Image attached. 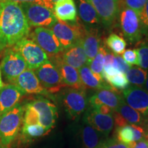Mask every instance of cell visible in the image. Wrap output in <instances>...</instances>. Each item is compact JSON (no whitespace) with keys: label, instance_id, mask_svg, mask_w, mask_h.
<instances>
[{"label":"cell","instance_id":"6da1fadb","mask_svg":"<svg viewBox=\"0 0 148 148\" xmlns=\"http://www.w3.org/2000/svg\"><path fill=\"white\" fill-rule=\"evenodd\" d=\"M29 33V25L20 5L0 1V39L3 47L14 45Z\"/></svg>","mask_w":148,"mask_h":148},{"label":"cell","instance_id":"7a4b0ae2","mask_svg":"<svg viewBox=\"0 0 148 148\" xmlns=\"http://www.w3.org/2000/svg\"><path fill=\"white\" fill-rule=\"evenodd\" d=\"M24 107L17 103L0 116V142L5 147L10 145L19 132L23 123Z\"/></svg>","mask_w":148,"mask_h":148},{"label":"cell","instance_id":"3957f363","mask_svg":"<svg viewBox=\"0 0 148 148\" xmlns=\"http://www.w3.org/2000/svg\"><path fill=\"white\" fill-rule=\"evenodd\" d=\"M49 29L58 38L64 50L82 40L86 31V29L76 21L67 23L58 19Z\"/></svg>","mask_w":148,"mask_h":148},{"label":"cell","instance_id":"277c9868","mask_svg":"<svg viewBox=\"0 0 148 148\" xmlns=\"http://www.w3.org/2000/svg\"><path fill=\"white\" fill-rule=\"evenodd\" d=\"M12 49L23 58L29 69H36L49 60L47 53L36 42L28 38L20 40L14 45Z\"/></svg>","mask_w":148,"mask_h":148},{"label":"cell","instance_id":"5b68a950","mask_svg":"<svg viewBox=\"0 0 148 148\" xmlns=\"http://www.w3.org/2000/svg\"><path fill=\"white\" fill-rule=\"evenodd\" d=\"M29 27L50 28L57 21L52 10L38 3L19 4Z\"/></svg>","mask_w":148,"mask_h":148},{"label":"cell","instance_id":"8992f818","mask_svg":"<svg viewBox=\"0 0 148 148\" xmlns=\"http://www.w3.org/2000/svg\"><path fill=\"white\" fill-rule=\"evenodd\" d=\"M36 77L49 93H54L66 86L62 81L58 68L51 61L47 60L34 70Z\"/></svg>","mask_w":148,"mask_h":148},{"label":"cell","instance_id":"52a82bcc","mask_svg":"<svg viewBox=\"0 0 148 148\" xmlns=\"http://www.w3.org/2000/svg\"><path fill=\"white\" fill-rule=\"evenodd\" d=\"M119 22L123 36L130 43L137 42L141 39L143 27L139 15L134 10L126 7L120 10Z\"/></svg>","mask_w":148,"mask_h":148},{"label":"cell","instance_id":"ba28073f","mask_svg":"<svg viewBox=\"0 0 148 148\" xmlns=\"http://www.w3.org/2000/svg\"><path fill=\"white\" fill-rule=\"evenodd\" d=\"M62 103L68 116L75 119L85 110L87 106V97L84 90L69 88L62 94Z\"/></svg>","mask_w":148,"mask_h":148},{"label":"cell","instance_id":"9c48e42d","mask_svg":"<svg viewBox=\"0 0 148 148\" xmlns=\"http://www.w3.org/2000/svg\"><path fill=\"white\" fill-rule=\"evenodd\" d=\"M34 41L45 52L53 58L64 51L52 31L45 27H36L34 32L30 34Z\"/></svg>","mask_w":148,"mask_h":148},{"label":"cell","instance_id":"30bf717a","mask_svg":"<svg viewBox=\"0 0 148 148\" xmlns=\"http://www.w3.org/2000/svg\"><path fill=\"white\" fill-rule=\"evenodd\" d=\"M27 69L23 58L12 49H8L0 64V69L5 78L9 82L18 77Z\"/></svg>","mask_w":148,"mask_h":148},{"label":"cell","instance_id":"8fae6325","mask_svg":"<svg viewBox=\"0 0 148 148\" xmlns=\"http://www.w3.org/2000/svg\"><path fill=\"white\" fill-rule=\"evenodd\" d=\"M91 4L103 25L111 26L119 15V0H86Z\"/></svg>","mask_w":148,"mask_h":148},{"label":"cell","instance_id":"7c38bea8","mask_svg":"<svg viewBox=\"0 0 148 148\" xmlns=\"http://www.w3.org/2000/svg\"><path fill=\"white\" fill-rule=\"evenodd\" d=\"M29 103L38 112L40 124L47 130L50 131L54 126L58 117L56 106L43 97H38Z\"/></svg>","mask_w":148,"mask_h":148},{"label":"cell","instance_id":"4fadbf2b","mask_svg":"<svg viewBox=\"0 0 148 148\" xmlns=\"http://www.w3.org/2000/svg\"><path fill=\"white\" fill-rule=\"evenodd\" d=\"M123 95L129 106L142 115L148 116V92L145 88L130 85L123 90Z\"/></svg>","mask_w":148,"mask_h":148},{"label":"cell","instance_id":"5bb4252c","mask_svg":"<svg viewBox=\"0 0 148 148\" xmlns=\"http://www.w3.org/2000/svg\"><path fill=\"white\" fill-rule=\"evenodd\" d=\"M10 82L24 93L49 95V92L42 87L34 71L32 69H27Z\"/></svg>","mask_w":148,"mask_h":148},{"label":"cell","instance_id":"9a60e30c","mask_svg":"<svg viewBox=\"0 0 148 148\" xmlns=\"http://www.w3.org/2000/svg\"><path fill=\"white\" fill-rule=\"evenodd\" d=\"M61 53L53 57V59L54 65L58 68L64 84L75 89L84 90L85 86L82 84L78 71L73 66L64 63L61 58Z\"/></svg>","mask_w":148,"mask_h":148},{"label":"cell","instance_id":"2e32d148","mask_svg":"<svg viewBox=\"0 0 148 148\" xmlns=\"http://www.w3.org/2000/svg\"><path fill=\"white\" fill-rule=\"evenodd\" d=\"M84 122L100 134L107 136L113 127L114 119L112 114H103L92 109L86 112Z\"/></svg>","mask_w":148,"mask_h":148},{"label":"cell","instance_id":"e0dca14e","mask_svg":"<svg viewBox=\"0 0 148 148\" xmlns=\"http://www.w3.org/2000/svg\"><path fill=\"white\" fill-rule=\"evenodd\" d=\"M114 90L101 89L96 92L89 99V103L92 109H96L101 104L106 105L115 111L120 106L123 98Z\"/></svg>","mask_w":148,"mask_h":148},{"label":"cell","instance_id":"ac0fdd59","mask_svg":"<svg viewBox=\"0 0 148 148\" xmlns=\"http://www.w3.org/2000/svg\"><path fill=\"white\" fill-rule=\"evenodd\" d=\"M24 92L14 85H4L0 89V116L17 104Z\"/></svg>","mask_w":148,"mask_h":148},{"label":"cell","instance_id":"d6986e66","mask_svg":"<svg viewBox=\"0 0 148 148\" xmlns=\"http://www.w3.org/2000/svg\"><path fill=\"white\" fill-rule=\"evenodd\" d=\"M61 58L64 63L73 66L75 69H80L88 65V60L82 47L81 40L64 49L61 53Z\"/></svg>","mask_w":148,"mask_h":148},{"label":"cell","instance_id":"ffe728a7","mask_svg":"<svg viewBox=\"0 0 148 148\" xmlns=\"http://www.w3.org/2000/svg\"><path fill=\"white\" fill-rule=\"evenodd\" d=\"M82 47L86 56L88 60V66L97 55L100 43V36L97 29L91 28L86 29V32L82 37Z\"/></svg>","mask_w":148,"mask_h":148},{"label":"cell","instance_id":"44dd1931","mask_svg":"<svg viewBox=\"0 0 148 148\" xmlns=\"http://www.w3.org/2000/svg\"><path fill=\"white\" fill-rule=\"evenodd\" d=\"M79 74L82 80V84L85 87H88L95 89L101 90L106 89L114 90L118 92L119 90L112 88L110 84L105 82L102 78H99L91 71V70L88 65H84L79 69Z\"/></svg>","mask_w":148,"mask_h":148},{"label":"cell","instance_id":"7402d4cb","mask_svg":"<svg viewBox=\"0 0 148 148\" xmlns=\"http://www.w3.org/2000/svg\"><path fill=\"white\" fill-rule=\"evenodd\" d=\"M116 133L118 140L125 144L136 143L145 138L143 128L138 125L128 124L118 127Z\"/></svg>","mask_w":148,"mask_h":148},{"label":"cell","instance_id":"603a6c76","mask_svg":"<svg viewBox=\"0 0 148 148\" xmlns=\"http://www.w3.org/2000/svg\"><path fill=\"white\" fill-rule=\"evenodd\" d=\"M56 18L64 22H74L77 18V8L73 0H62L53 8Z\"/></svg>","mask_w":148,"mask_h":148},{"label":"cell","instance_id":"cb8c5ba5","mask_svg":"<svg viewBox=\"0 0 148 148\" xmlns=\"http://www.w3.org/2000/svg\"><path fill=\"white\" fill-rule=\"evenodd\" d=\"M85 123L86 124L83 125L81 130V138L84 148H99L103 143L101 140L100 133L90 125Z\"/></svg>","mask_w":148,"mask_h":148},{"label":"cell","instance_id":"d4e9b609","mask_svg":"<svg viewBox=\"0 0 148 148\" xmlns=\"http://www.w3.org/2000/svg\"><path fill=\"white\" fill-rule=\"evenodd\" d=\"M78 12L81 19L86 23L94 25L100 21L95 8L86 0H79Z\"/></svg>","mask_w":148,"mask_h":148},{"label":"cell","instance_id":"484cf974","mask_svg":"<svg viewBox=\"0 0 148 148\" xmlns=\"http://www.w3.org/2000/svg\"><path fill=\"white\" fill-rule=\"evenodd\" d=\"M115 111L119 112L130 124L139 125L143 121L142 114H140L137 111L129 106L125 102L124 99Z\"/></svg>","mask_w":148,"mask_h":148},{"label":"cell","instance_id":"4316f807","mask_svg":"<svg viewBox=\"0 0 148 148\" xmlns=\"http://www.w3.org/2000/svg\"><path fill=\"white\" fill-rule=\"evenodd\" d=\"M147 75L148 72L147 70L138 66L131 67L125 73V76L129 83L134 86H140V87L145 86Z\"/></svg>","mask_w":148,"mask_h":148},{"label":"cell","instance_id":"83f0119b","mask_svg":"<svg viewBox=\"0 0 148 148\" xmlns=\"http://www.w3.org/2000/svg\"><path fill=\"white\" fill-rule=\"evenodd\" d=\"M106 49L103 46H99L97 55L95 56L93 60L88 64V66L96 76L99 78H102V74L103 66H104V59L106 55ZM103 79V78H102Z\"/></svg>","mask_w":148,"mask_h":148},{"label":"cell","instance_id":"f1b7e54d","mask_svg":"<svg viewBox=\"0 0 148 148\" xmlns=\"http://www.w3.org/2000/svg\"><path fill=\"white\" fill-rule=\"evenodd\" d=\"M106 43L114 54L118 56L123 53L127 45L126 42L122 37L114 33L108 36L106 39Z\"/></svg>","mask_w":148,"mask_h":148},{"label":"cell","instance_id":"f546056e","mask_svg":"<svg viewBox=\"0 0 148 148\" xmlns=\"http://www.w3.org/2000/svg\"><path fill=\"white\" fill-rule=\"evenodd\" d=\"M49 130H47L40 124L23 125L22 127V134L27 138H38L45 135Z\"/></svg>","mask_w":148,"mask_h":148},{"label":"cell","instance_id":"4dcf8cb0","mask_svg":"<svg viewBox=\"0 0 148 148\" xmlns=\"http://www.w3.org/2000/svg\"><path fill=\"white\" fill-rule=\"evenodd\" d=\"M105 81L116 90H124L130 86V83L125 76V74L121 73V72H119V73L114 76L108 77L105 79Z\"/></svg>","mask_w":148,"mask_h":148},{"label":"cell","instance_id":"1f68e13d","mask_svg":"<svg viewBox=\"0 0 148 148\" xmlns=\"http://www.w3.org/2000/svg\"><path fill=\"white\" fill-rule=\"evenodd\" d=\"M24 109L25 114L23 116V125L40 124L38 112L30 103H27Z\"/></svg>","mask_w":148,"mask_h":148},{"label":"cell","instance_id":"d6a6232c","mask_svg":"<svg viewBox=\"0 0 148 148\" xmlns=\"http://www.w3.org/2000/svg\"><path fill=\"white\" fill-rule=\"evenodd\" d=\"M147 1V0H119V5L122 3L123 8L126 7L132 9L139 15Z\"/></svg>","mask_w":148,"mask_h":148},{"label":"cell","instance_id":"836d02e7","mask_svg":"<svg viewBox=\"0 0 148 148\" xmlns=\"http://www.w3.org/2000/svg\"><path fill=\"white\" fill-rule=\"evenodd\" d=\"M139 58V66L148 69V42H143L136 49Z\"/></svg>","mask_w":148,"mask_h":148},{"label":"cell","instance_id":"e575fe53","mask_svg":"<svg viewBox=\"0 0 148 148\" xmlns=\"http://www.w3.org/2000/svg\"><path fill=\"white\" fill-rule=\"evenodd\" d=\"M122 58L130 66H139V58L136 49H129L124 51L122 53Z\"/></svg>","mask_w":148,"mask_h":148},{"label":"cell","instance_id":"d590c367","mask_svg":"<svg viewBox=\"0 0 148 148\" xmlns=\"http://www.w3.org/2000/svg\"><path fill=\"white\" fill-rule=\"evenodd\" d=\"M135 143L125 144L116 139H109L103 141L101 144L99 148H133Z\"/></svg>","mask_w":148,"mask_h":148},{"label":"cell","instance_id":"8d00e7d4","mask_svg":"<svg viewBox=\"0 0 148 148\" xmlns=\"http://www.w3.org/2000/svg\"><path fill=\"white\" fill-rule=\"evenodd\" d=\"M116 69L119 70L121 73H125L128 71V70L132 67L130 64L127 63L125 61L123 60L122 57L118 55H114V58L113 61V64H112Z\"/></svg>","mask_w":148,"mask_h":148},{"label":"cell","instance_id":"74e56055","mask_svg":"<svg viewBox=\"0 0 148 148\" xmlns=\"http://www.w3.org/2000/svg\"><path fill=\"white\" fill-rule=\"evenodd\" d=\"M139 18L143 27V31L148 30V0L143 10L139 14Z\"/></svg>","mask_w":148,"mask_h":148},{"label":"cell","instance_id":"f35d334b","mask_svg":"<svg viewBox=\"0 0 148 148\" xmlns=\"http://www.w3.org/2000/svg\"><path fill=\"white\" fill-rule=\"evenodd\" d=\"M112 117H113L114 121L115 122L116 125H117L119 127L128 125V123L125 121L124 118L119 112H116V111H114L113 112V113H112Z\"/></svg>","mask_w":148,"mask_h":148},{"label":"cell","instance_id":"ab89813d","mask_svg":"<svg viewBox=\"0 0 148 148\" xmlns=\"http://www.w3.org/2000/svg\"><path fill=\"white\" fill-rule=\"evenodd\" d=\"M95 111H97L99 113L103 114H112L113 113L114 110L112 108H110V107L106 106V105L101 104L99 107H97L96 109H93Z\"/></svg>","mask_w":148,"mask_h":148},{"label":"cell","instance_id":"60d3db41","mask_svg":"<svg viewBox=\"0 0 148 148\" xmlns=\"http://www.w3.org/2000/svg\"><path fill=\"white\" fill-rule=\"evenodd\" d=\"M13 2L17 4H22V3H38V4L43 5V0H4Z\"/></svg>","mask_w":148,"mask_h":148},{"label":"cell","instance_id":"b9f144b4","mask_svg":"<svg viewBox=\"0 0 148 148\" xmlns=\"http://www.w3.org/2000/svg\"><path fill=\"white\" fill-rule=\"evenodd\" d=\"M114 58V53L110 52L106 49V55H105L104 59V66H111L113 64V61Z\"/></svg>","mask_w":148,"mask_h":148},{"label":"cell","instance_id":"7bdbcfd3","mask_svg":"<svg viewBox=\"0 0 148 148\" xmlns=\"http://www.w3.org/2000/svg\"><path fill=\"white\" fill-rule=\"evenodd\" d=\"M133 148H148V140L146 138L136 142Z\"/></svg>","mask_w":148,"mask_h":148},{"label":"cell","instance_id":"ee69618b","mask_svg":"<svg viewBox=\"0 0 148 148\" xmlns=\"http://www.w3.org/2000/svg\"><path fill=\"white\" fill-rule=\"evenodd\" d=\"M60 1H62V0H43V4L47 8L53 10L54 5Z\"/></svg>","mask_w":148,"mask_h":148},{"label":"cell","instance_id":"f6af8a7d","mask_svg":"<svg viewBox=\"0 0 148 148\" xmlns=\"http://www.w3.org/2000/svg\"><path fill=\"white\" fill-rule=\"evenodd\" d=\"M3 86H4V84H3L2 79H1V69H0V89H1Z\"/></svg>","mask_w":148,"mask_h":148},{"label":"cell","instance_id":"bcb514c9","mask_svg":"<svg viewBox=\"0 0 148 148\" xmlns=\"http://www.w3.org/2000/svg\"><path fill=\"white\" fill-rule=\"evenodd\" d=\"M145 89L148 92V75H147V79H146V82H145Z\"/></svg>","mask_w":148,"mask_h":148},{"label":"cell","instance_id":"7dc6e473","mask_svg":"<svg viewBox=\"0 0 148 148\" xmlns=\"http://www.w3.org/2000/svg\"><path fill=\"white\" fill-rule=\"evenodd\" d=\"M3 48H4V47H3L2 42H1V39H0V51L2 50Z\"/></svg>","mask_w":148,"mask_h":148},{"label":"cell","instance_id":"c3c4849f","mask_svg":"<svg viewBox=\"0 0 148 148\" xmlns=\"http://www.w3.org/2000/svg\"><path fill=\"white\" fill-rule=\"evenodd\" d=\"M147 132H148V119H147Z\"/></svg>","mask_w":148,"mask_h":148},{"label":"cell","instance_id":"681fc988","mask_svg":"<svg viewBox=\"0 0 148 148\" xmlns=\"http://www.w3.org/2000/svg\"><path fill=\"white\" fill-rule=\"evenodd\" d=\"M3 147L2 145H0V148H3V147Z\"/></svg>","mask_w":148,"mask_h":148},{"label":"cell","instance_id":"f907efd6","mask_svg":"<svg viewBox=\"0 0 148 148\" xmlns=\"http://www.w3.org/2000/svg\"><path fill=\"white\" fill-rule=\"evenodd\" d=\"M0 1H4V0H0Z\"/></svg>","mask_w":148,"mask_h":148},{"label":"cell","instance_id":"816d5d0a","mask_svg":"<svg viewBox=\"0 0 148 148\" xmlns=\"http://www.w3.org/2000/svg\"></svg>","mask_w":148,"mask_h":148},{"label":"cell","instance_id":"f5cc1de1","mask_svg":"<svg viewBox=\"0 0 148 148\" xmlns=\"http://www.w3.org/2000/svg\"></svg>","mask_w":148,"mask_h":148}]
</instances>
